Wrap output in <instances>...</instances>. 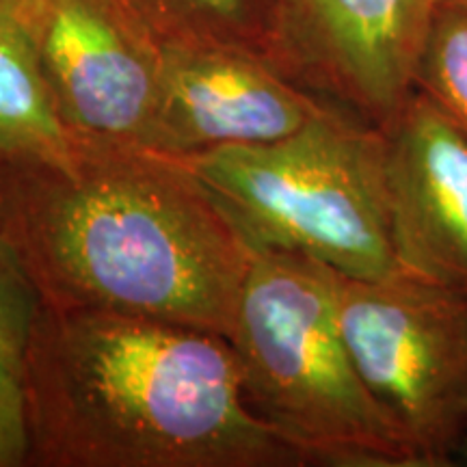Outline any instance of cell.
Instances as JSON below:
<instances>
[{
  "label": "cell",
  "instance_id": "2e32d148",
  "mask_svg": "<svg viewBox=\"0 0 467 467\" xmlns=\"http://www.w3.org/2000/svg\"><path fill=\"white\" fill-rule=\"evenodd\" d=\"M443 5H448V7H457V9H465L467 11V0H443Z\"/></svg>",
  "mask_w": 467,
  "mask_h": 467
},
{
  "label": "cell",
  "instance_id": "e0dca14e",
  "mask_svg": "<svg viewBox=\"0 0 467 467\" xmlns=\"http://www.w3.org/2000/svg\"><path fill=\"white\" fill-rule=\"evenodd\" d=\"M17 0H0V9H14Z\"/></svg>",
  "mask_w": 467,
  "mask_h": 467
},
{
  "label": "cell",
  "instance_id": "3957f363",
  "mask_svg": "<svg viewBox=\"0 0 467 467\" xmlns=\"http://www.w3.org/2000/svg\"><path fill=\"white\" fill-rule=\"evenodd\" d=\"M227 340L249 409L303 463L420 467L350 359L331 266L258 249Z\"/></svg>",
  "mask_w": 467,
  "mask_h": 467
},
{
  "label": "cell",
  "instance_id": "30bf717a",
  "mask_svg": "<svg viewBox=\"0 0 467 467\" xmlns=\"http://www.w3.org/2000/svg\"><path fill=\"white\" fill-rule=\"evenodd\" d=\"M76 148L16 7L0 9V171L63 165Z\"/></svg>",
  "mask_w": 467,
  "mask_h": 467
},
{
  "label": "cell",
  "instance_id": "4fadbf2b",
  "mask_svg": "<svg viewBox=\"0 0 467 467\" xmlns=\"http://www.w3.org/2000/svg\"><path fill=\"white\" fill-rule=\"evenodd\" d=\"M39 306V292L16 247L0 202V361L17 377Z\"/></svg>",
  "mask_w": 467,
  "mask_h": 467
},
{
  "label": "cell",
  "instance_id": "5bb4252c",
  "mask_svg": "<svg viewBox=\"0 0 467 467\" xmlns=\"http://www.w3.org/2000/svg\"><path fill=\"white\" fill-rule=\"evenodd\" d=\"M28 465V431L20 377L0 361V467Z\"/></svg>",
  "mask_w": 467,
  "mask_h": 467
},
{
  "label": "cell",
  "instance_id": "5b68a950",
  "mask_svg": "<svg viewBox=\"0 0 467 467\" xmlns=\"http://www.w3.org/2000/svg\"><path fill=\"white\" fill-rule=\"evenodd\" d=\"M334 301L361 381L418 465H452L467 424V295L409 273L334 271Z\"/></svg>",
  "mask_w": 467,
  "mask_h": 467
},
{
  "label": "cell",
  "instance_id": "9c48e42d",
  "mask_svg": "<svg viewBox=\"0 0 467 467\" xmlns=\"http://www.w3.org/2000/svg\"><path fill=\"white\" fill-rule=\"evenodd\" d=\"M381 132L402 271L467 295V132L420 89Z\"/></svg>",
  "mask_w": 467,
  "mask_h": 467
},
{
  "label": "cell",
  "instance_id": "8fae6325",
  "mask_svg": "<svg viewBox=\"0 0 467 467\" xmlns=\"http://www.w3.org/2000/svg\"><path fill=\"white\" fill-rule=\"evenodd\" d=\"M161 42L225 46L265 58L268 0H132Z\"/></svg>",
  "mask_w": 467,
  "mask_h": 467
},
{
  "label": "cell",
  "instance_id": "8992f818",
  "mask_svg": "<svg viewBox=\"0 0 467 467\" xmlns=\"http://www.w3.org/2000/svg\"><path fill=\"white\" fill-rule=\"evenodd\" d=\"M443 0H268L265 58L285 78L385 130L418 85Z\"/></svg>",
  "mask_w": 467,
  "mask_h": 467
},
{
  "label": "cell",
  "instance_id": "9a60e30c",
  "mask_svg": "<svg viewBox=\"0 0 467 467\" xmlns=\"http://www.w3.org/2000/svg\"><path fill=\"white\" fill-rule=\"evenodd\" d=\"M461 461V463H467V424H465V431L463 435H461V441H459V448H457V457H454V463Z\"/></svg>",
  "mask_w": 467,
  "mask_h": 467
},
{
  "label": "cell",
  "instance_id": "52a82bcc",
  "mask_svg": "<svg viewBox=\"0 0 467 467\" xmlns=\"http://www.w3.org/2000/svg\"><path fill=\"white\" fill-rule=\"evenodd\" d=\"M16 16L76 141L145 150L162 52L132 0H17Z\"/></svg>",
  "mask_w": 467,
  "mask_h": 467
},
{
  "label": "cell",
  "instance_id": "6da1fadb",
  "mask_svg": "<svg viewBox=\"0 0 467 467\" xmlns=\"http://www.w3.org/2000/svg\"><path fill=\"white\" fill-rule=\"evenodd\" d=\"M0 202L42 303L230 337L258 249L182 161L78 141L63 165L0 171Z\"/></svg>",
  "mask_w": 467,
  "mask_h": 467
},
{
  "label": "cell",
  "instance_id": "ba28073f",
  "mask_svg": "<svg viewBox=\"0 0 467 467\" xmlns=\"http://www.w3.org/2000/svg\"><path fill=\"white\" fill-rule=\"evenodd\" d=\"M161 100L145 150L171 159L290 137L331 107L254 52L161 42Z\"/></svg>",
  "mask_w": 467,
  "mask_h": 467
},
{
  "label": "cell",
  "instance_id": "7a4b0ae2",
  "mask_svg": "<svg viewBox=\"0 0 467 467\" xmlns=\"http://www.w3.org/2000/svg\"><path fill=\"white\" fill-rule=\"evenodd\" d=\"M20 383L28 465H303L251 411L230 340L210 331L42 303Z\"/></svg>",
  "mask_w": 467,
  "mask_h": 467
},
{
  "label": "cell",
  "instance_id": "7c38bea8",
  "mask_svg": "<svg viewBox=\"0 0 467 467\" xmlns=\"http://www.w3.org/2000/svg\"><path fill=\"white\" fill-rule=\"evenodd\" d=\"M416 89L451 113L467 132V11L443 5L420 66Z\"/></svg>",
  "mask_w": 467,
  "mask_h": 467
},
{
  "label": "cell",
  "instance_id": "277c9868",
  "mask_svg": "<svg viewBox=\"0 0 467 467\" xmlns=\"http://www.w3.org/2000/svg\"><path fill=\"white\" fill-rule=\"evenodd\" d=\"M182 161L255 249H285L337 273L383 279L396 254L383 132L329 107L277 141L232 145Z\"/></svg>",
  "mask_w": 467,
  "mask_h": 467
}]
</instances>
